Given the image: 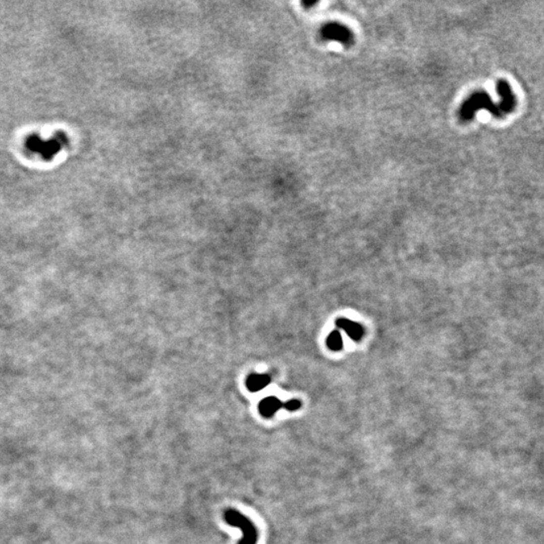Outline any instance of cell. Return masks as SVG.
I'll list each match as a JSON object with an SVG mask.
<instances>
[{
    "instance_id": "obj_6",
    "label": "cell",
    "mask_w": 544,
    "mask_h": 544,
    "mask_svg": "<svg viewBox=\"0 0 544 544\" xmlns=\"http://www.w3.org/2000/svg\"><path fill=\"white\" fill-rule=\"evenodd\" d=\"M270 377L265 374H252L247 378L246 386L251 392H257L264 389L270 383Z\"/></svg>"
},
{
    "instance_id": "obj_4",
    "label": "cell",
    "mask_w": 544,
    "mask_h": 544,
    "mask_svg": "<svg viewBox=\"0 0 544 544\" xmlns=\"http://www.w3.org/2000/svg\"><path fill=\"white\" fill-rule=\"evenodd\" d=\"M336 323L339 329L344 330L346 334L354 341H360L364 335L363 326L356 321H352L347 318H339Z\"/></svg>"
},
{
    "instance_id": "obj_5",
    "label": "cell",
    "mask_w": 544,
    "mask_h": 544,
    "mask_svg": "<svg viewBox=\"0 0 544 544\" xmlns=\"http://www.w3.org/2000/svg\"><path fill=\"white\" fill-rule=\"evenodd\" d=\"M282 407L283 402L276 397H266L260 401L258 406L260 414L265 418L272 417Z\"/></svg>"
},
{
    "instance_id": "obj_3",
    "label": "cell",
    "mask_w": 544,
    "mask_h": 544,
    "mask_svg": "<svg viewBox=\"0 0 544 544\" xmlns=\"http://www.w3.org/2000/svg\"><path fill=\"white\" fill-rule=\"evenodd\" d=\"M321 35L325 40H333L343 44L344 45H351L354 43V35L347 26L340 23H329L325 25Z\"/></svg>"
},
{
    "instance_id": "obj_7",
    "label": "cell",
    "mask_w": 544,
    "mask_h": 544,
    "mask_svg": "<svg viewBox=\"0 0 544 544\" xmlns=\"http://www.w3.org/2000/svg\"><path fill=\"white\" fill-rule=\"evenodd\" d=\"M326 345L333 351H340L343 348V339L341 334L338 331H333L326 339Z\"/></svg>"
},
{
    "instance_id": "obj_2",
    "label": "cell",
    "mask_w": 544,
    "mask_h": 544,
    "mask_svg": "<svg viewBox=\"0 0 544 544\" xmlns=\"http://www.w3.org/2000/svg\"><path fill=\"white\" fill-rule=\"evenodd\" d=\"M224 518L229 525L241 529L243 536L239 544H256L257 543V539H258L257 528L246 516H244L242 513H240L237 510L228 509L225 511Z\"/></svg>"
},
{
    "instance_id": "obj_8",
    "label": "cell",
    "mask_w": 544,
    "mask_h": 544,
    "mask_svg": "<svg viewBox=\"0 0 544 544\" xmlns=\"http://www.w3.org/2000/svg\"><path fill=\"white\" fill-rule=\"evenodd\" d=\"M302 406V402L297 399H291L283 403V408L288 411H296Z\"/></svg>"
},
{
    "instance_id": "obj_1",
    "label": "cell",
    "mask_w": 544,
    "mask_h": 544,
    "mask_svg": "<svg viewBox=\"0 0 544 544\" xmlns=\"http://www.w3.org/2000/svg\"><path fill=\"white\" fill-rule=\"evenodd\" d=\"M497 92L501 99L498 104L493 103L491 97L485 92H476L472 94L459 108L458 117L460 121L468 122L472 120L476 112L483 109L489 111L496 118H502L512 113L516 108L517 99L507 81H498Z\"/></svg>"
}]
</instances>
